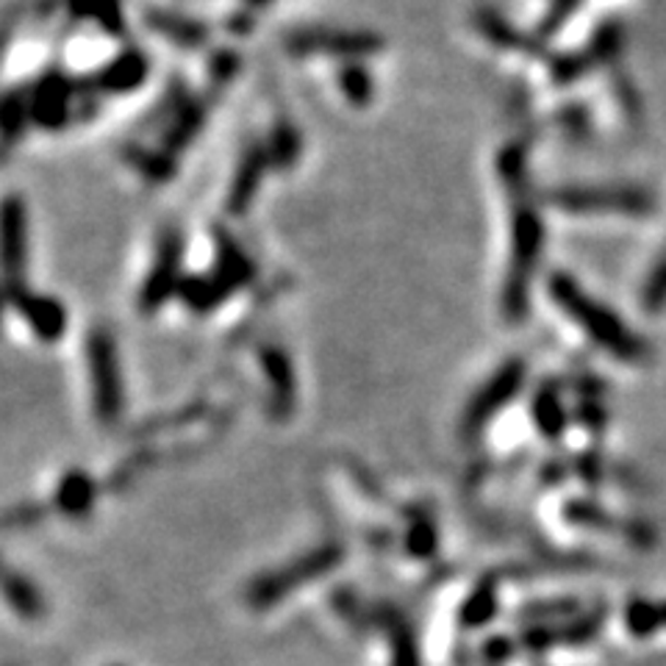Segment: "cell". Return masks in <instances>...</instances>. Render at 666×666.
<instances>
[{"instance_id":"10","label":"cell","mask_w":666,"mask_h":666,"mask_svg":"<svg viewBox=\"0 0 666 666\" xmlns=\"http://www.w3.org/2000/svg\"><path fill=\"white\" fill-rule=\"evenodd\" d=\"M624 628L636 639L653 636L658 628H664V617H661V606H653L647 600H633L624 608Z\"/></svg>"},{"instance_id":"2","label":"cell","mask_w":666,"mask_h":666,"mask_svg":"<svg viewBox=\"0 0 666 666\" xmlns=\"http://www.w3.org/2000/svg\"><path fill=\"white\" fill-rule=\"evenodd\" d=\"M541 250V225L536 211H519L516 214L514 229V272L509 278V289H505V308L509 314L519 317L525 308V292H528V278L536 267V258Z\"/></svg>"},{"instance_id":"13","label":"cell","mask_w":666,"mask_h":666,"mask_svg":"<svg viewBox=\"0 0 666 666\" xmlns=\"http://www.w3.org/2000/svg\"><path fill=\"white\" fill-rule=\"evenodd\" d=\"M411 550L420 556V559H425L428 552L436 547V536H433V528L428 523H417L414 528H411V539H409Z\"/></svg>"},{"instance_id":"1","label":"cell","mask_w":666,"mask_h":666,"mask_svg":"<svg viewBox=\"0 0 666 666\" xmlns=\"http://www.w3.org/2000/svg\"><path fill=\"white\" fill-rule=\"evenodd\" d=\"M550 294L552 301L564 308L566 317H570L572 323L581 325V328L586 330V337L592 339V342L600 344L603 350H608L614 359L631 361V364L633 361H644L647 348L633 337L631 330H628V325H624L622 319L614 317L606 306L592 301V297L572 281V278L552 276Z\"/></svg>"},{"instance_id":"4","label":"cell","mask_w":666,"mask_h":666,"mask_svg":"<svg viewBox=\"0 0 666 666\" xmlns=\"http://www.w3.org/2000/svg\"><path fill=\"white\" fill-rule=\"evenodd\" d=\"M556 203L572 211H622V214L650 211V198L636 189H566L556 195Z\"/></svg>"},{"instance_id":"6","label":"cell","mask_w":666,"mask_h":666,"mask_svg":"<svg viewBox=\"0 0 666 666\" xmlns=\"http://www.w3.org/2000/svg\"><path fill=\"white\" fill-rule=\"evenodd\" d=\"M92 373L95 378V409L101 420H117L122 409V392H120V375H117L115 348L106 339H95L92 342Z\"/></svg>"},{"instance_id":"8","label":"cell","mask_w":666,"mask_h":666,"mask_svg":"<svg viewBox=\"0 0 666 666\" xmlns=\"http://www.w3.org/2000/svg\"><path fill=\"white\" fill-rule=\"evenodd\" d=\"M95 503V483L84 472H67L56 492V505L67 516H86Z\"/></svg>"},{"instance_id":"11","label":"cell","mask_w":666,"mask_h":666,"mask_svg":"<svg viewBox=\"0 0 666 666\" xmlns=\"http://www.w3.org/2000/svg\"><path fill=\"white\" fill-rule=\"evenodd\" d=\"M534 414H536V422H539V428L547 433V436H559L561 428H564V411H561L556 392L545 389L539 397H536Z\"/></svg>"},{"instance_id":"7","label":"cell","mask_w":666,"mask_h":666,"mask_svg":"<svg viewBox=\"0 0 666 666\" xmlns=\"http://www.w3.org/2000/svg\"><path fill=\"white\" fill-rule=\"evenodd\" d=\"M0 595L7 597L9 608L20 617L36 619L43 614V597L31 586L28 581H23V575H17L14 570H9L3 561H0Z\"/></svg>"},{"instance_id":"3","label":"cell","mask_w":666,"mask_h":666,"mask_svg":"<svg viewBox=\"0 0 666 666\" xmlns=\"http://www.w3.org/2000/svg\"><path fill=\"white\" fill-rule=\"evenodd\" d=\"M337 564H339L337 547H325V550L312 552L308 559L297 561V564H292V566H283V570H278L276 575L253 583L250 600L256 603V606H267V603H276L278 597L287 595V592H292V588H297L301 583H306L308 577L319 575V572L330 570V566H337Z\"/></svg>"},{"instance_id":"5","label":"cell","mask_w":666,"mask_h":666,"mask_svg":"<svg viewBox=\"0 0 666 666\" xmlns=\"http://www.w3.org/2000/svg\"><path fill=\"white\" fill-rule=\"evenodd\" d=\"M523 378H525V366L519 364V361H511V364H505L503 370L494 375L492 384L483 386L480 395L475 397V402L469 406L467 417H464V428H467V431H480V428L487 425L489 417L498 414L505 402H509L511 397L519 392Z\"/></svg>"},{"instance_id":"12","label":"cell","mask_w":666,"mask_h":666,"mask_svg":"<svg viewBox=\"0 0 666 666\" xmlns=\"http://www.w3.org/2000/svg\"><path fill=\"white\" fill-rule=\"evenodd\" d=\"M494 608H498V597H494V588L480 586L472 597L464 606V624L469 628H478V624H487L492 619Z\"/></svg>"},{"instance_id":"9","label":"cell","mask_w":666,"mask_h":666,"mask_svg":"<svg viewBox=\"0 0 666 666\" xmlns=\"http://www.w3.org/2000/svg\"><path fill=\"white\" fill-rule=\"evenodd\" d=\"M0 242H3V258L9 270H20V261H25V217L17 203H9L0 211Z\"/></svg>"},{"instance_id":"14","label":"cell","mask_w":666,"mask_h":666,"mask_svg":"<svg viewBox=\"0 0 666 666\" xmlns=\"http://www.w3.org/2000/svg\"><path fill=\"white\" fill-rule=\"evenodd\" d=\"M644 297H647L650 308H658L661 303L666 301V265H661L658 270L653 272V278H650V289Z\"/></svg>"}]
</instances>
